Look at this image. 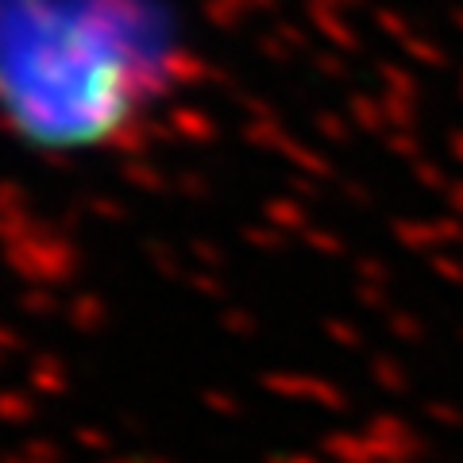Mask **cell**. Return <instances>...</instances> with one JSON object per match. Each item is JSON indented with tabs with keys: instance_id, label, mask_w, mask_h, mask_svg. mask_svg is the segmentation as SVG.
<instances>
[{
	"instance_id": "6da1fadb",
	"label": "cell",
	"mask_w": 463,
	"mask_h": 463,
	"mask_svg": "<svg viewBox=\"0 0 463 463\" xmlns=\"http://www.w3.org/2000/svg\"><path fill=\"white\" fill-rule=\"evenodd\" d=\"M197 66L190 0H0V139L54 163L120 155Z\"/></svg>"
}]
</instances>
